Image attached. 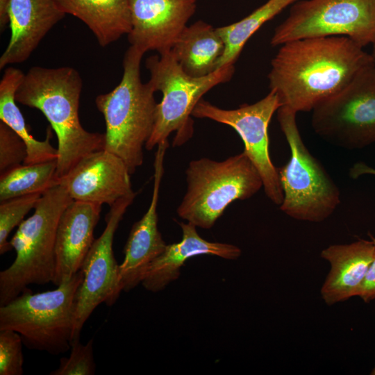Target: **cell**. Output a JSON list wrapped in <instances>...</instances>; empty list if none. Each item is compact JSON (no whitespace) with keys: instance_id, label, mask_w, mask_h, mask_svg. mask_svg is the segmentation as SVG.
Returning <instances> with one entry per match:
<instances>
[{"instance_id":"obj_1","label":"cell","mask_w":375,"mask_h":375,"mask_svg":"<svg viewBox=\"0 0 375 375\" xmlns=\"http://www.w3.org/2000/svg\"><path fill=\"white\" fill-rule=\"evenodd\" d=\"M280 46L271 61L269 88L281 106L297 113L312 110L372 63L370 53L345 36L299 39Z\"/></svg>"},{"instance_id":"obj_2","label":"cell","mask_w":375,"mask_h":375,"mask_svg":"<svg viewBox=\"0 0 375 375\" xmlns=\"http://www.w3.org/2000/svg\"><path fill=\"white\" fill-rule=\"evenodd\" d=\"M82 88L73 67L35 66L24 74L15 94L17 102L41 111L56 134L58 183L83 157L104 149L105 134L89 132L80 122Z\"/></svg>"},{"instance_id":"obj_3","label":"cell","mask_w":375,"mask_h":375,"mask_svg":"<svg viewBox=\"0 0 375 375\" xmlns=\"http://www.w3.org/2000/svg\"><path fill=\"white\" fill-rule=\"evenodd\" d=\"M144 53L130 45L124 53L120 83L95 99L106 122L104 149L122 159L131 174L143 164V149L153 130L158 104L151 84L141 80Z\"/></svg>"},{"instance_id":"obj_4","label":"cell","mask_w":375,"mask_h":375,"mask_svg":"<svg viewBox=\"0 0 375 375\" xmlns=\"http://www.w3.org/2000/svg\"><path fill=\"white\" fill-rule=\"evenodd\" d=\"M73 201L65 188L57 183L42 193L33 214L18 226L10 241L16 258L0 272V306L28 290L29 285L53 282L58 226Z\"/></svg>"},{"instance_id":"obj_5","label":"cell","mask_w":375,"mask_h":375,"mask_svg":"<svg viewBox=\"0 0 375 375\" xmlns=\"http://www.w3.org/2000/svg\"><path fill=\"white\" fill-rule=\"evenodd\" d=\"M80 269L53 290L29 289L0 306V331L18 333L29 349L56 356L70 350L75 324L76 299L83 281Z\"/></svg>"},{"instance_id":"obj_6","label":"cell","mask_w":375,"mask_h":375,"mask_svg":"<svg viewBox=\"0 0 375 375\" xmlns=\"http://www.w3.org/2000/svg\"><path fill=\"white\" fill-rule=\"evenodd\" d=\"M187 190L177 208L179 217L209 229L235 200H245L262 188V177L242 151L222 160H193L185 170Z\"/></svg>"},{"instance_id":"obj_7","label":"cell","mask_w":375,"mask_h":375,"mask_svg":"<svg viewBox=\"0 0 375 375\" xmlns=\"http://www.w3.org/2000/svg\"><path fill=\"white\" fill-rule=\"evenodd\" d=\"M296 115L285 106L277 110L280 127L291 152L288 163L278 169L283 193L280 209L297 220L321 222L339 206L340 193L326 169L304 144Z\"/></svg>"},{"instance_id":"obj_8","label":"cell","mask_w":375,"mask_h":375,"mask_svg":"<svg viewBox=\"0 0 375 375\" xmlns=\"http://www.w3.org/2000/svg\"><path fill=\"white\" fill-rule=\"evenodd\" d=\"M145 66L150 74L149 83L156 92L162 93L158 103L152 134L145 145L151 150L176 133L174 145H180L192 134V116L202 97L219 84L229 81L234 65L224 66L203 77L187 74L180 67L171 50L149 56Z\"/></svg>"},{"instance_id":"obj_9","label":"cell","mask_w":375,"mask_h":375,"mask_svg":"<svg viewBox=\"0 0 375 375\" xmlns=\"http://www.w3.org/2000/svg\"><path fill=\"white\" fill-rule=\"evenodd\" d=\"M345 36L360 46L375 43V0H302L274 29L270 44L304 38Z\"/></svg>"},{"instance_id":"obj_10","label":"cell","mask_w":375,"mask_h":375,"mask_svg":"<svg viewBox=\"0 0 375 375\" xmlns=\"http://www.w3.org/2000/svg\"><path fill=\"white\" fill-rule=\"evenodd\" d=\"M312 111V127L332 144L362 149L375 142V67L373 62Z\"/></svg>"},{"instance_id":"obj_11","label":"cell","mask_w":375,"mask_h":375,"mask_svg":"<svg viewBox=\"0 0 375 375\" xmlns=\"http://www.w3.org/2000/svg\"><path fill=\"white\" fill-rule=\"evenodd\" d=\"M281 106L278 95L270 90L260 101L231 110L219 108L201 99L192 114L197 118L209 119L228 125L238 133L244 145L243 151L262 177L265 194L278 206L283 201V193L278 169L269 156L268 126L273 115Z\"/></svg>"},{"instance_id":"obj_12","label":"cell","mask_w":375,"mask_h":375,"mask_svg":"<svg viewBox=\"0 0 375 375\" xmlns=\"http://www.w3.org/2000/svg\"><path fill=\"white\" fill-rule=\"evenodd\" d=\"M135 196L134 192L110 206L106 217V228L94 240L84 259L81 268L83 278L76 293L72 342L80 340L84 324L98 306L105 303L110 306L119 297L122 290L119 265L114 256L113 239L120 221Z\"/></svg>"},{"instance_id":"obj_13","label":"cell","mask_w":375,"mask_h":375,"mask_svg":"<svg viewBox=\"0 0 375 375\" xmlns=\"http://www.w3.org/2000/svg\"><path fill=\"white\" fill-rule=\"evenodd\" d=\"M130 176L122 159L103 149L83 157L58 183L74 201L110 207L135 192Z\"/></svg>"},{"instance_id":"obj_14","label":"cell","mask_w":375,"mask_h":375,"mask_svg":"<svg viewBox=\"0 0 375 375\" xmlns=\"http://www.w3.org/2000/svg\"><path fill=\"white\" fill-rule=\"evenodd\" d=\"M197 0H129L130 45L146 53L171 50L197 9Z\"/></svg>"},{"instance_id":"obj_15","label":"cell","mask_w":375,"mask_h":375,"mask_svg":"<svg viewBox=\"0 0 375 375\" xmlns=\"http://www.w3.org/2000/svg\"><path fill=\"white\" fill-rule=\"evenodd\" d=\"M165 152L162 148L156 150L150 205L143 217L133 225L124 247V258L119 265V284L122 291H130L141 283L151 262L167 246L158 228L157 214Z\"/></svg>"},{"instance_id":"obj_16","label":"cell","mask_w":375,"mask_h":375,"mask_svg":"<svg viewBox=\"0 0 375 375\" xmlns=\"http://www.w3.org/2000/svg\"><path fill=\"white\" fill-rule=\"evenodd\" d=\"M101 205L73 201L62 212L57 229L53 285L72 278L81 268L92 247Z\"/></svg>"},{"instance_id":"obj_17","label":"cell","mask_w":375,"mask_h":375,"mask_svg":"<svg viewBox=\"0 0 375 375\" xmlns=\"http://www.w3.org/2000/svg\"><path fill=\"white\" fill-rule=\"evenodd\" d=\"M9 15L11 34L0 57V69L26 61L65 16L55 0H11Z\"/></svg>"},{"instance_id":"obj_18","label":"cell","mask_w":375,"mask_h":375,"mask_svg":"<svg viewBox=\"0 0 375 375\" xmlns=\"http://www.w3.org/2000/svg\"><path fill=\"white\" fill-rule=\"evenodd\" d=\"M178 224L182 230L181 240L167 244L163 252L151 262L141 283L149 291L159 292L176 280L181 267L192 257L212 255L235 260L241 255V249L235 245L206 240L197 233V226L190 222Z\"/></svg>"},{"instance_id":"obj_19","label":"cell","mask_w":375,"mask_h":375,"mask_svg":"<svg viewBox=\"0 0 375 375\" xmlns=\"http://www.w3.org/2000/svg\"><path fill=\"white\" fill-rule=\"evenodd\" d=\"M374 255L375 244L366 240L323 249L321 257L331 265L321 288L324 301L331 306L357 296Z\"/></svg>"},{"instance_id":"obj_20","label":"cell","mask_w":375,"mask_h":375,"mask_svg":"<svg viewBox=\"0 0 375 375\" xmlns=\"http://www.w3.org/2000/svg\"><path fill=\"white\" fill-rule=\"evenodd\" d=\"M58 8L82 21L105 47L131 30L129 0H55Z\"/></svg>"},{"instance_id":"obj_21","label":"cell","mask_w":375,"mask_h":375,"mask_svg":"<svg viewBox=\"0 0 375 375\" xmlns=\"http://www.w3.org/2000/svg\"><path fill=\"white\" fill-rule=\"evenodd\" d=\"M224 49V40L217 28L199 20L181 31L171 51L187 74L203 77L218 69Z\"/></svg>"},{"instance_id":"obj_22","label":"cell","mask_w":375,"mask_h":375,"mask_svg":"<svg viewBox=\"0 0 375 375\" xmlns=\"http://www.w3.org/2000/svg\"><path fill=\"white\" fill-rule=\"evenodd\" d=\"M24 74L19 69L8 67L0 81V119L12 129L24 142L27 156L24 164H35L57 160L58 150L50 143L51 128L47 129L43 141L35 139L30 133L25 119L16 104L15 94Z\"/></svg>"},{"instance_id":"obj_23","label":"cell","mask_w":375,"mask_h":375,"mask_svg":"<svg viewBox=\"0 0 375 375\" xmlns=\"http://www.w3.org/2000/svg\"><path fill=\"white\" fill-rule=\"evenodd\" d=\"M298 0H268L241 20L217 29L225 44L218 69L234 65L245 44L267 22L273 19L289 5Z\"/></svg>"},{"instance_id":"obj_24","label":"cell","mask_w":375,"mask_h":375,"mask_svg":"<svg viewBox=\"0 0 375 375\" xmlns=\"http://www.w3.org/2000/svg\"><path fill=\"white\" fill-rule=\"evenodd\" d=\"M57 160L23 164L0 176V201L43 193L58 183Z\"/></svg>"},{"instance_id":"obj_25","label":"cell","mask_w":375,"mask_h":375,"mask_svg":"<svg viewBox=\"0 0 375 375\" xmlns=\"http://www.w3.org/2000/svg\"><path fill=\"white\" fill-rule=\"evenodd\" d=\"M42 193H35L10 199L0 204V254L10 251L12 247L8 238L12 230L19 226L25 215L34 208Z\"/></svg>"},{"instance_id":"obj_26","label":"cell","mask_w":375,"mask_h":375,"mask_svg":"<svg viewBox=\"0 0 375 375\" xmlns=\"http://www.w3.org/2000/svg\"><path fill=\"white\" fill-rule=\"evenodd\" d=\"M70 354L68 358L60 359V364L51 375H93L96 365L93 353V339L85 344L80 340L73 341L71 344Z\"/></svg>"},{"instance_id":"obj_27","label":"cell","mask_w":375,"mask_h":375,"mask_svg":"<svg viewBox=\"0 0 375 375\" xmlns=\"http://www.w3.org/2000/svg\"><path fill=\"white\" fill-rule=\"evenodd\" d=\"M27 156L22 139L0 121V176L24 164Z\"/></svg>"},{"instance_id":"obj_28","label":"cell","mask_w":375,"mask_h":375,"mask_svg":"<svg viewBox=\"0 0 375 375\" xmlns=\"http://www.w3.org/2000/svg\"><path fill=\"white\" fill-rule=\"evenodd\" d=\"M23 341L12 330L0 331V375H22L24 373Z\"/></svg>"},{"instance_id":"obj_29","label":"cell","mask_w":375,"mask_h":375,"mask_svg":"<svg viewBox=\"0 0 375 375\" xmlns=\"http://www.w3.org/2000/svg\"><path fill=\"white\" fill-rule=\"evenodd\" d=\"M357 296L365 303L375 299V255L360 287Z\"/></svg>"},{"instance_id":"obj_30","label":"cell","mask_w":375,"mask_h":375,"mask_svg":"<svg viewBox=\"0 0 375 375\" xmlns=\"http://www.w3.org/2000/svg\"><path fill=\"white\" fill-rule=\"evenodd\" d=\"M366 174L375 176V168L363 162H356L349 169V176L353 179Z\"/></svg>"},{"instance_id":"obj_31","label":"cell","mask_w":375,"mask_h":375,"mask_svg":"<svg viewBox=\"0 0 375 375\" xmlns=\"http://www.w3.org/2000/svg\"><path fill=\"white\" fill-rule=\"evenodd\" d=\"M11 0H0V29L3 31L10 24Z\"/></svg>"},{"instance_id":"obj_32","label":"cell","mask_w":375,"mask_h":375,"mask_svg":"<svg viewBox=\"0 0 375 375\" xmlns=\"http://www.w3.org/2000/svg\"><path fill=\"white\" fill-rule=\"evenodd\" d=\"M370 55L372 59L373 65L375 67V43L372 44V51Z\"/></svg>"},{"instance_id":"obj_33","label":"cell","mask_w":375,"mask_h":375,"mask_svg":"<svg viewBox=\"0 0 375 375\" xmlns=\"http://www.w3.org/2000/svg\"><path fill=\"white\" fill-rule=\"evenodd\" d=\"M369 236L370 238V240L375 244V237H374L370 233H369Z\"/></svg>"},{"instance_id":"obj_34","label":"cell","mask_w":375,"mask_h":375,"mask_svg":"<svg viewBox=\"0 0 375 375\" xmlns=\"http://www.w3.org/2000/svg\"><path fill=\"white\" fill-rule=\"evenodd\" d=\"M372 375H375V366L374 367V369L372 370L371 373H370Z\"/></svg>"}]
</instances>
